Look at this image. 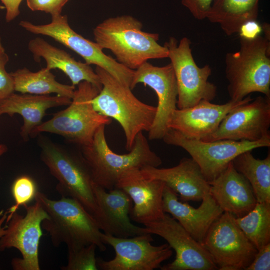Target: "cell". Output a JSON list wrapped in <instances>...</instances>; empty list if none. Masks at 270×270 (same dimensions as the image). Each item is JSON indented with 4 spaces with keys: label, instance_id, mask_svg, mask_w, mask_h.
I'll use <instances>...</instances> for the list:
<instances>
[{
    "label": "cell",
    "instance_id": "1",
    "mask_svg": "<svg viewBox=\"0 0 270 270\" xmlns=\"http://www.w3.org/2000/svg\"><path fill=\"white\" fill-rule=\"evenodd\" d=\"M38 144L42 161L58 181V192L62 196L78 201L96 220L104 233L112 234L108 220L96 201V184L80 153L70 151L44 136H40Z\"/></svg>",
    "mask_w": 270,
    "mask_h": 270
},
{
    "label": "cell",
    "instance_id": "2",
    "mask_svg": "<svg viewBox=\"0 0 270 270\" xmlns=\"http://www.w3.org/2000/svg\"><path fill=\"white\" fill-rule=\"evenodd\" d=\"M142 24L130 15L109 18L94 29L95 42L110 50L116 60L136 70L151 59L168 58V48L158 43L159 34L142 30Z\"/></svg>",
    "mask_w": 270,
    "mask_h": 270
},
{
    "label": "cell",
    "instance_id": "3",
    "mask_svg": "<svg viewBox=\"0 0 270 270\" xmlns=\"http://www.w3.org/2000/svg\"><path fill=\"white\" fill-rule=\"evenodd\" d=\"M35 198L48 214V218L42 221V228L48 234L54 246L63 243L68 248L94 244L100 251L106 250L98 223L78 201L66 196L52 200L40 192Z\"/></svg>",
    "mask_w": 270,
    "mask_h": 270
},
{
    "label": "cell",
    "instance_id": "4",
    "mask_svg": "<svg viewBox=\"0 0 270 270\" xmlns=\"http://www.w3.org/2000/svg\"><path fill=\"white\" fill-rule=\"evenodd\" d=\"M95 72L102 88L92 100L93 108L100 114L113 118L120 124L126 137V148L129 152L138 134L150 130L156 106L141 102L129 86L103 68L96 66Z\"/></svg>",
    "mask_w": 270,
    "mask_h": 270
},
{
    "label": "cell",
    "instance_id": "5",
    "mask_svg": "<svg viewBox=\"0 0 270 270\" xmlns=\"http://www.w3.org/2000/svg\"><path fill=\"white\" fill-rule=\"evenodd\" d=\"M238 51L225 57V74L230 100H241L254 92L270 98V38H240Z\"/></svg>",
    "mask_w": 270,
    "mask_h": 270
},
{
    "label": "cell",
    "instance_id": "6",
    "mask_svg": "<svg viewBox=\"0 0 270 270\" xmlns=\"http://www.w3.org/2000/svg\"><path fill=\"white\" fill-rule=\"evenodd\" d=\"M104 128V126H100L92 142L80 147V153L97 184L110 190L115 188L125 171L146 166L158 167L162 164L161 158L150 149L142 132L136 136L131 150L120 154L114 152L108 146Z\"/></svg>",
    "mask_w": 270,
    "mask_h": 270
},
{
    "label": "cell",
    "instance_id": "7",
    "mask_svg": "<svg viewBox=\"0 0 270 270\" xmlns=\"http://www.w3.org/2000/svg\"><path fill=\"white\" fill-rule=\"evenodd\" d=\"M100 90L88 82H80L68 106L42 122L34 136L50 132L62 136L80 147L90 144L96 130L112 122L111 118L100 114L93 108L92 100Z\"/></svg>",
    "mask_w": 270,
    "mask_h": 270
},
{
    "label": "cell",
    "instance_id": "8",
    "mask_svg": "<svg viewBox=\"0 0 270 270\" xmlns=\"http://www.w3.org/2000/svg\"><path fill=\"white\" fill-rule=\"evenodd\" d=\"M191 41L182 38L180 42L174 37L170 38L164 46L168 52L174 72L177 87V108L192 106L201 100H213L217 94V87L208 81L212 68L208 64L199 67L194 60Z\"/></svg>",
    "mask_w": 270,
    "mask_h": 270
},
{
    "label": "cell",
    "instance_id": "9",
    "mask_svg": "<svg viewBox=\"0 0 270 270\" xmlns=\"http://www.w3.org/2000/svg\"><path fill=\"white\" fill-rule=\"evenodd\" d=\"M162 140L168 144L180 147L186 151L198 164L208 182L217 178L240 154L270 146V136L256 142L230 140L206 142L186 138L172 129L168 130Z\"/></svg>",
    "mask_w": 270,
    "mask_h": 270
},
{
    "label": "cell",
    "instance_id": "10",
    "mask_svg": "<svg viewBox=\"0 0 270 270\" xmlns=\"http://www.w3.org/2000/svg\"><path fill=\"white\" fill-rule=\"evenodd\" d=\"M19 24L31 33L52 38L80 55L86 64L103 68L122 84L130 88L134 70L106 54L96 42L76 33L70 26L66 15L61 14L52 17L51 22L46 24L37 25L26 20L20 21Z\"/></svg>",
    "mask_w": 270,
    "mask_h": 270
},
{
    "label": "cell",
    "instance_id": "11",
    "mask_svg": "<svg viewBox=\"0 0 270 270\" xmlns=\"http://www.w3.org/2000/svg\"><path fill=\"white\" fill-rule=\"evenodd\" d=\"M235 216L224 212L210 226L201 244L220 270H246L257 249L236 224Z\"/></svg>",
    "mask_w": 270,
    "mask_h": 270
},
{
    "label": "cell",
    "instance_id": "12",
    "mask_svg": "<svg viewBox=\"0 0 270 270\" xmlns=\"http://www.w3.org/2000/svg\"><path fill=\"white\" fill-rule=\"evenodd\" d=\"M31 206L25 204L24 216L16 212L7 222L5 234L0 238V251L16 248L22 258H14L11 262L14 270H40L38 248L42 236V223L48 218L40 201L35 198Z\"/></svg>",
    "mask_w": 270,
    "mask_h": 270
},
{
    "label": "cell",
    "instance_id": "13",
    "mask_svg": "<svg viewBox=\"0 0 270 270\" xmlns=\"http://www.w3.org/2000/svg\"><path fill=\"white\" fill-rule=\"evenodd\" d=\"M102 238L115 252V256L110 260L96 258L98 268L102 270H153L160 268L172 254L168 244L152 245L154 238L148 233L129 238L102 232Z\"/></svg>",
    "mask_w": 270,
    "mask_h": 270
},
{
    "label": "cell",
    "instance_id": "14",
    "mask_svg": "<svg viewBox=\"0 0 270 270\" xmlns=\"http://www.w3.org/2000/svg\"><path fill=\"white\" fill-rule=\"evenodd\" d=\"M146 232L162 237L176 253L173 262L162 270H215L218 268L208 252L172 216L165 212L144 224Z\"/></svg>",
    "mask_w": 270,
    "mask_h": 270
},
{
    "label": "cell",
    "instance_id": "15",
    "mask_svg": "<svg viewBox=\"0 0 270 270\" xmlns=\"http://www.w3.org/2000/svg\"><path fill=\"white\" fill-rule=\"evenodd\" d=\"M270 98L260 96L230 112L218 129L201 140L256 142L270 136Z\"/></svg>",
    "mask_w": 270,
    "mask_h": 270
},
{
    "label": "cell",
    "instance_id": "16",
    "mask_svg": "<svg viewBox=\"0 0 270 270\" xmlns=\"http://www.w3.org/2000/svg\"><path fill=\"white\" fill-rule=\"evenodd\" d=\"M142 83L152 88L158 97L156 112L148 132V139H162L168 129L171 116L177 108L178 87L174 72L170 63L162 66L148 62L134 70L130 88Z\"/></svg>",
    "mask_w": 270,
    "mask_h": 270
},
{
    "label": "cell",
    "instance_id": "17",
    "mask_svg": "<svg viewBox=\"0 0 270 270\" xmlns=\"http://www.w3.org/2000/svg\"><path fill=\"white\" fill-rule=\"evenodd\" d=\"M252 99L248 95L241 100H230L222 104L202 100L192 106L177 108L171 116L168 129L176 130L190 139L202 140L213 134L230 112Z\"/></svg>",
    "mask_w": 270,
    "mask_h": 270
},
{
    "label": "cell",
    "instance_id": "18",
    "mask_svg": "<svg viewBox=\"0 0 270 270\" xmlns=\"http://www.w3.org/2000/svg\"><path fill=\"white\" fill-rule=\"evenodd\" d=\"M165 185L161 180L144 178L140 169L134 168L122 174L115 188L124 191L134 203L130 214V220L144 224L165 213L162 206Z\"/></svg>",
    "mask_w": 270,
    "mask_h": 270
},
{
    "label": "cell",
    "instance_id": "19",
    "mask_svg": "<svg viewBox=\"0 0 270 270\" xmlns=\"http://www.w3.org/2000/svg\"><path fill=\"white\" fill-rule=\"evenodd\" d=\"M140 171L147 179L163 182L178 194L182 202L202 200L209 192L210 185L198 164L192 158H182L178 165L172 168L146 166L141 168Z\"/></svg>",
    "mask_w": 270,
    "mask_h": 270
},
{
    "label": "cell",
    "instance_id": "20",
    "mask_svg": "<svg viewBox=\"0 0 270 270\" xmlns=\"http://www.w3.org/2000/svg\"><path fill=\"white\" fill-rule=\"evenodd\" d=\"M178 194L165 185L162 194V210L170 214L197 242L202 244L212 224L224 212L210 193L194 208L180 201Z\"/></svg>",
    "mask_w": 270,
    "mask_h": 270
},
{
    "label": "cell",
    "instance_id": "21",
    "mask_svg": "<svg viewBox=\"0 0 270 270\" xmlns=\"http://www.w3.org/2000/svg\"><path fill=\"white\" fill-rule=\"evenodd\" d=\"M209 193L224 212L236 218L244 216L257 201L248 180L234 168L232 162L215 179L208 182Z\"/></svg>",
    "mask_w": 270,
    "mask_h": 270
},
{
    "label": "cell",
    "instance_id": "22",
    "mask_svg": "<svg viewBox=\"0 0 270 270\" xmlns=\"http://www.w3.org/2000/svg\"><path fill=\"white\" fill-rule=\"evenodd\" d=\"M72 99L60 96L36 95L14 92L0 102V114L20 115L24 124L20 135L24 141L34 136V132L42 123L47 110L60 106H68Z\"/></svg>",
    "mask_w": 270,
    "mask_h": 270
},
{
    "label": "cell",
    "instance_id": "23",
    "mask_svg": "<svg viewBox=\"0 0 270 270\" xmlns=\"http://www.w3.org/2000/svg\"><path fill=\"white\" fill-rule=\"evenodd\" d=\"M94 194L98 206L108 220L112 235L129 238L147 233L144 227L132 223L130 214L132 201L124 191L114 188L107 192L96 184Z\"/></svg>",
    "mask_w": 270,
    "mask_h": 270
},
{
    "label": "cell",
    "instance_id": "24",
    "mask_svg": "<svg viewBox=\"0 0 270 270\" xmlns=\"http://www.w3.org/2000/svg\"><path fill=\"white\" fill-rule=\"evenodd\" d=\"M28 48L35 59L42 58L46 62L48 70L58 68L70 80L72 86L82 81H87L101 90L102 84L100 78L90 65L76 60L63 50L56 48L40 38L30 40Z\"/></svg>",
    "mask_w": 270,
    "mask_h": 270
},
{
    "label": "cell",
    "instance_id": "25",
    "mask_svg": "<svg viewBox=\"0 0 270 270\" xmlns=\"http://www.w3.org/2000/svg\"><path fill=\"white\" fill-rule=\"evenodd\" d=\"M260 0H214L207 14L228 36L238 34L244 23L257 20Z\"/></svg>",
    "mask_w": 270,
    "mask_h": 270
},
{
    "label": "cell",
    "instance_id": "26",
    "mask_svg": "<svg viewBox=\"0 0 270 270\" xmlns=\"http://www.w3.org/2000/svg\"><path fill=\"white\" fill-rule=\"evenodd\" d=\"M14 82V91L21 94L36 95L58 96L72 99L76 87L62 84L56 80L55 76L46 68L32 72L26 68L10 73Z\"/></svg>",
    "mask_w": 270,
    "mask_h": 270
},
{
    "label": "cell",
    "instance_id": "27",
    "mask_svg": "<svg viewBox=\"0 0 270 270\" xmlns=\"http://www.w3.org/2000/svg\"><path fill=\"white\" fill-rule=\"evenodd\" d=\"M235 169L250 182L257 202L270 203V154L256 158L251 150L244 152L232 161Z\"/></svg>",
    "mask_w": 270,
    "mask_h": 270
},
{
    "label": "cell",
    "instance_id": "28",
    "mask_svg": "<svg viewBox=\"0 0 270 270\" xmlns=\"http://www.w3.org/2000/svg\"><path fill=\"white\" fill-rule=\"evenodd\" d=\"M234 220L258 250L270 243V203L257 202L250 212Z\"/></svg>",
    "mask_w": 270,
    "mask_h": 270
},
{
    "label": "cell",
    "instance_id": "29",
    "mask_svg": "<svg viewBox=\"0 0 270 270\" xmlns=\"http://www.w3.org/2000/svg\"><path fill=\"white\" fill-rule=\"evenodd\" d=\"M96 246L92 244L68 249V261L66 266L60 268L62 270H97L96 258Z\"/></svg>",
    "mask_w": 270,
    "mask_h": 270
},
{
    "label": "cell",
    "instance_id": "30",
    "mask_svg": "<svg viewBox=\"0 0 270 270\" xmlns=\"http://www.w3.org/2000/svg\"><path fill=\"white\" fill-rule=\"evenodd\" d=\"M12 192L15 204L8 210V214L6 223L20 206L27 204L34 198L35 199L38 191L34 180L30 176L24 175L18 177L14 181Z\"/></svg>",
    "mask_w": 270,
    "mask_h": 270
},
{
    "label": "cell",
    "instance_id": "31",
    "mask_svg": "<svg viewBox=\"0 0 270 270\" xmlns=\"http://www.w3.org/2000/svg\"><path fill=\"white\" fill-rule=\"evenodd\" d=\"M69 0H26L28 8L32 11H42L52 17L61 14L62 10Z\"/></svg>",
    "mask_w": 270,
    "mask_h": 270
},
{
    "label": "cell",
    "instance_id": "32",
    "mask_svg": "<svg viewBox=\"0 0 270 270\" xmlns=\"http://www.w3.org/2000/svg\"><path fill=\"white\" fill-rule=\"evenodd\" d=\"M9 60L5 52L0 53V102L14 92V82L10 73L6 70Z\"/></svg>",
    "mask_w": 270,
    "mask_h": 270
},
{
    "label": "cell",
    "instance_id": "33",
    "mask_svg": "<svg viewBox=\"0 0 270 270\" xmlns=\"http://www.w3.org/2000/svg\"><path fill=\"white\" fill-rule=\"evenodd\" d=\"M182 4L196 20L206 18L214 0H182Z\"/></svg>",
    "mask_w": 270,
    "mask_h": 270
},
{
    "label": "cell",
    "instance_id": "34",
    "mask_svg": "<svg viewBox=\"0 0 270 270\" xmlns=\"http://www.w3.org/2000/svg\"><path fill=\"white\" fill-rule=\"evenodd\" d=\"M270 270V242L258 250L252 262L246 270Z\"/></svg>",
    "mask_w": 270,
    "mask_h": 270
},
{
    "label": "cell",
    "instance_id": "35",
    "mask_svg": "<svg viewBox=\"0 0 270 270\" xmlns=\"http://www.w3.org/2000/svg\"><path fill=\"white\" fill-rule=\"evenodd\" d=\"M262 32V25L256 20H250L244 24L240 28L238 34L240 38L252 39L260 35Z\"/></svg>",
    "mask_w": 270,
    "mask_h": 270
},
{
    "label": "cell",
    "instance_id": "36",
    "mask_svg": "<svg viewBox=\"0 0 270 270\" xmlns=\"http://www.w3.org/2000/svg\"><path fill=\"white\" fill-rule=\"evenodd\" d=\"M6 9V20L10 22L20 14V6L22 0H0Z\"/></svg>",
    "mask_w": 270,
    "mask_h": 270
},
{
    "label": "cell",
    "instance_id": "37",
    "mask_svg": "<svg viewBox=\"0 0 270 270\" xmlns=\"http://www.w3.org/2000/svg\"><path fill=\"white\" fill-rule=\"evenodd\" d=\"M8 212H4V210H2L0 212V238H1L6 232V224L2 226V224L6 220Z\"/></svg>",
    "mask_w": 270,
    "mask_h": 270
},
{
    "label": "cell",
    "instance_id": "38",
    "mask_svg": "<svg viewBox=\"0 0 270 270\" xmlns=\"http://www.w3.org/2000/svg\"><path fill=\"white\" fill-rule=\"evenodd\" d=\"M7 150V147L4 144H0V157Z\"/></svg>",
    "mask_w": 270,
    "mask_h": 270
},
{
    "label": "cell",
    "instance_id": "39",
    "mask_svg": "<svg viewBox=\"0 0 270 270\" xmlns=\"http://www.w3.org/2000/svg\"><path fill=\"white\" fill-rule=\"evenodd\" d=\"M5 52L4 48L2 44L1 39L0 38V53Z\"/></svg>",
    "mask_w": 270,
    "mask_h": 270
},
{
    "label": "cell",
    "instance_id": "40",
    "mask_svg": "<svg viewBox=\"0 0 270 270\" xmlns=\"http://www.w3.org/2000/svg\"><path fill=\"white\" fill-rule=\"evenodd\" d=\"M0 115H1V114H0Z\"/></svg>",
    "mask_w": 270,
    "mask_h": 270
}]
</instances>
